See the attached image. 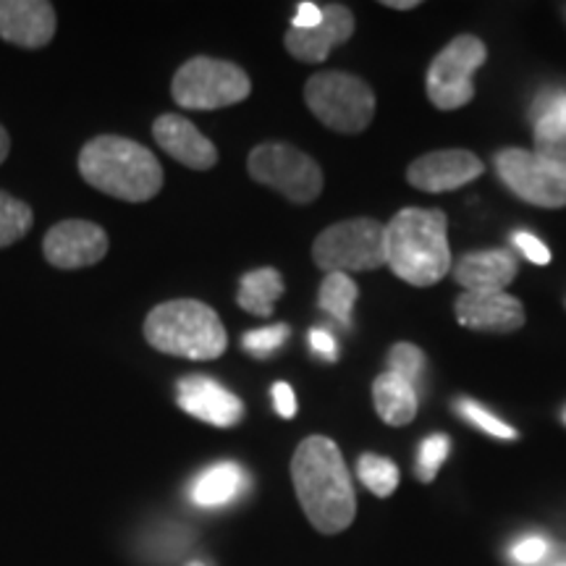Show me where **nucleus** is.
I'll return each instance as SVG.
<instances>
[{
    "instance_id": "1",
    "label": "nucleus",
    "mask_w": 566,
    "mask_h": 566,
    "mask_svg": "<svg viewBox=\"0 0 566 566\" xmlns=\"http://www.w3.org/2000/svg\"><path fill=\"white\" fill-rule=\"evenodd\" d=\"M292 483L307 522L317 533L338 535L357 516V495L342 449L325 436H310L296 446Z\"/></svg>"
},
{
    "instance_id": "2",
    "label": "nucleus",
    "mask_w": 566,
    "mask_h": 566,
    "mask_svg": "<svg viewBox=\"0 0 566 566\" xmlns=\"http://www.w3.org/2000/svg\"><path fill=\"white\" fill-rule=\"evenodd\" d=\"M82 179L124 202H147L163 189V166L139 142L101 134L80 153Z\"/></svg>"
},
{
    "instance_id": "3",
    "label": "nucleus",
    "mask_w": 566,
    "mask_h": 566,
    "mask_svg": "<svg viewBox=\"0 0 566 566\" xmlns=\"http://www.w3.org/2000/svg\"><path fill=\"white\" fill-rule=\"evenodd\" d=\"M446 212L405 208L386 223V265L409 286H433L451 271Z\"/></svg>"
},
{
    "instance_id": "4",
    "label": "nucleus",
    "mask_w": 566,
    "mask_h": 566,
    "mask_svg": "<svg viewBox=\"0 0 566 566\" xmlns=\"http://www.w3.org/2000/svg\"><path fill=\"white\" fill-rule=\"evenodd\" d=\"M145 338L153 349L195 363L218 359L229 346L221 317L197 300H171L153 307L145 321Z\"/></svg>"
},
{
    "instance_id": "5",
    "label": "nucleus",
    "mask_w": 566,
    "mask_h": 566,
    "mask_svg": "<svg viewBox=\"0 0 566 566\" xmlns=\"http://www.w3.org/2000/svg\"><path fill=\"white\" fill-rule=\"evenodd\" d=\"M304 103L313 116L338 134H359L375 116L370 84L346 71H321L304 84Z\"/></svg>"
},
{
    "instance_id": "6",
    "label": "nucleus",
    "mask_w": 566,
    "mask_h": 566,
    "mask_svg": "<svg viewBox=\"0 0 566 566\" xmlns=\"http://www.w3.org/2000/svg\"><path fill=\"white\" fill-rule=\"evenodd\" d=\"M252 82L242 66L231 61L197 55L176 71L171 95L184 111L229 108L250 97Z\"/></svg>"
},
{
    "instance_id": "7",
    "label": "nucleus",
    "mask_w": 566,
    "mask_h": 566,
    "mask_svg": "<svg viewBox=\"0 0 566 566\" xmlns=\"http://www.w3.org/2000/svg\"><path fill=\"white\" fill-rule=\"evenodd\" d=\"M315 265L328 273H359L386 265V226L373 218H352L328 226L313 244Z\"/></svg>"
},
{
    "instance_id": "8",
    "label": "nucleus",
    "mask_w": 566,
    "mask_h": 566,
    "mask_svg": "<svg viewBox=\"0 0 566 566\" xmlns=\"http://www.w3.org/2000/svg\"><path fill=\"white\" fill-rule=\"evenodd\" d=\"M247 171L254 181L296 205L313 202L323 192V171L315 158L286 142H263L254 147L247 158Z\"/></svg>"
},
{
    "instance_id": "9",
    "label": "nucleus",
    "mask_w": 566,
    "mask_h": 566,
    "mask_svg": "<svg viewBox=\"0 0 566 566\" xmlns=\"http://www.w3.org/2000/svg\"><path fill=\"white\" fill-rule=\"evenodd\" d=\"M488 59L485 42L459 34L436 55L428 69V97L438 111H457L475 97V71Z\"/></svg>"
},
{
    "instance_id": "10",
    "label": "nucleus",
    "mask_w": 566,
    "mask_h": 566,
    "mask_svg": "<svg viewBox=\"0 0 566 566\" xmlns=\"http://www.w3.org/2000/svg\"><path fill=\"white\" fill-rule=\"evenodd\" d=\"M495 174L522 202L537 208H566V168L537 158L535 153L509 147L495 155Z\"/></svg>"
},
{
    "instance_id": "11",
    "label": "nucleus",
    "mask_w": 566,
    "mask_h": 566,
    "mask_svg": "<svg viewBox=\"0 0 566 566\" xmlns=\"http://www.w3.org/2000/svg\"><path fill=\"white\" fill-rule=\"evenodd\" d=\"M45 260L61 271H80L95 265L108 254V233L92 221H61L45 233L42 242Z\"/></svg>"
},
{
    "instance_id": "12",
    "label": "nucleus",
    "mask_w": 566,
    "mask_h": 566,
    "mask_svg": "<svg viewBox=\"0 0 566 566\" xmlns=\"http://www.w3.org/2000/svg\"><path fill=\"white\" fill-rule=\"evenodd\" d=\"M483 174V160L470 150H438L409 163L407 181L430 195L451 192Z\"/></svg>"
},
{
    "instance_id": "13",
    "label": "nucleus",
    "mask_w": 566,
    "mask_h": 566,
    "mask_svg": "<svg viewBox=\"0 0 566 566\" xmlns=\"http://www.w3.org/2000/svg\"><path fill=\"white\" fill-rule=\"evenodd\" d=\"M176 401H179L184 412L208 424H216V428H233L244 417L242 399L231 394L229 388H223L218 380L205 378V375L181 378Z\"/></svg>"
},
{
    "instance_id": "14",
    "label": "nucleus",
    "mask_w": 566,
    "mask_h": 566,
    "mask_svg": "<svg viewBox=\"0 0 566 566\" xmlns=\"http://www.w3.org/2000/svg\"><path fill=\"white\" fill-rule=\"evenodd\" d=\"M459 325L480 334H514L525 325V307L506 292L472 294L464 292L454 302Z\"/></svg>"
},
{
    "instance_id": "15",
    "label": "nucleus",
    "mask_w": 566,
    "mask_h": 566,
    "mask_svg": "<svg viewBox=\"0 0 566 566\" xmlns=\"http://www.w3.org/2000/svg\"><path fill=\"white\" fill-rule=\"evenodd\" d=\"M354 34V13L342 3L323 6V21L313 30H289L283 45L292 59L302 63H323L331 51L344 45Z\"/></svg>"
},
{
    "instance_id": "16",
    "label": "nucleus",
    "mask_w": 566,
    "mask_h": 566,
    "mask_svg": "<svg viewBox=\"0 0 566 566\" xmlns=\"http://www.w3.org/2000/svg\"><path fill=\"white\" fill-rule=\"evenodd\" d=\"M55 34V9L48 0H0V38L38 51Z\"/></svg>"
},
{
    "instance_id": "17",
    "label": "nucleus",
    "mask_w": 566,
    "mask_h": 566,
    "mask_svg": "<svg viewBox=\"0 0 566 566\" xmlns=\"http://www.w3.org/2000/svg\"><path fill=\"white\" fill-rule=\"evenodd\" d=\"M153 137L163 153L171 155L181 166L195 168V171H208L218 163L216 145L187 116L163 113L155 118Z\"/></svg>"
},
{
    "instance_id": "18",
    "label": "nucleus",
    "mask_w": 566,
    "mask_h": 566,
    "mask_svg": "<svg viewBox=\"0 0 566 566\" xmlns=\"http://www.w3.org/2000/svg\"><path fill=\"white\" fill-rule=\"evenodd\" d=\"M516 279V260L506 250L470 252L454 265V281L464 292H504Z\"/></svg>"
},
{
    "instance_id": "19",
    "label": "nucleus",
    "mask_w": 566,
    "mask_h": 566,
    "mask_svg": "<svg viewBox=\"0 0 566 566\" xmlns=\"http://www.w3.org/2000/svg\"><path fill=\"white\" fill-rule=\"evenodd\" d=\"M247 488H250V478L237 462H218L202 470L200 475L189 485V499L192 504L202 509H221L231 501H237Z\"/></svg>"
},
{
    "instance_id": "20",
    "label": "nucleus",
    "mask_w": 566,
    "mask_h": 566,
    "mask_svg": "<svg viewBox=\"0 0 566 566\" xmlns=\"http://www.w3.org/2000/svg\"><path fill=\"white\" fill-rule=\"evenodd\" d=\"M373 405L375 412L380 415V420L401 428L415 420L417 407H420V396L417 388L409 386L407 380H401L394 373H380L373 384Z\"/></svg>"
},
{
    "instance_id": "21",
    "label": "nucleus",
    "mask_w": 566,
    "mask_h": 566,
    "mask_svg": "<svg viewBox=\"0 0 566 566\" xmlns=\"http://www.w3.org/2000/svg\"><path fill=\"white\" fill-rule=\"evenodd\" d=\"M283 296V275L275 268H260V271L247 273L239 283L237 302L244 313L258 317H271L275 302Z\"/></svg>"
},
{
    "instance_id": "22",
    "label": "nucleus",
    "mask_w": 566,
    "mask_h": 566,
    "mask_svg": "<svg viewBox=\"0 0 566 566\" xmlns=\"http://www.w3.org/2000/svg\"><path fill=\"white\" fill-rule=\"evenodd\" d=\"M535 155L566 168V116L556 111H533Z\"/></svg>"
},
{
    "instance_id": "23",
    "label": "nucleus",
    "mask_w": 566,
    "mask_h": 566,
    "mask_svg": "<svg viewBox=\"0 0 566 566\" xmlns=\"http://www.w3.org/2000/svg\"><path fill=\"white\" fill-rule=\"evenodd\" d=\"M359 289L352 281L349 273H328L321 283V292H317V302L334 321L342 325H352V310L357 302Z\"/></svg>"
},
{
    "instance_id": "24",
    "label": "nucleus",
    "mask_w": 566,
    "mask_h": 566,
    "mask_svg": "<svg viewBox=\"0 0 566 566\" xmlns=\"http://www.w3.org/2000/svg\"><path fill=\"white\" fill-rule=\"evenodd\" d=\"M34 212L24 200H17L9 192H0V250L11 247L30 233Z\"/></svg>"
},
{
    "instance_id": "25",
    "label": "nucleus",
    "mask_w": 566,
    "mask_h": 566,
    "mask_svg": "<svg viewBox=\"0 0 566 566\" xmlns=\"http://www.w3.org/2000/svg\"><path fill=\"white\" fill-rule=\"evenodd\" d=\"M357 475L365 488L380 499H388L399 488V467L378 454H363L357 462Z\"/></svg>"
},
{
    "instance_id": "26",
    "label": "nucleus",
    "mask_w": 566,
    "mask_h": 566,
    "mask_svg": "<svg viewBox=\"0 0 566 566\" xmlns=\"http://www.w3.org/2000/svg\"><path fill=\"white\" fill-rule=\"evenodd\" d=\"M424 354L420 346L415 344H394L391 352H388V373L399 375L401 380H407L409 386H420L422 375H424Z\"/></svg>"
},
{
    "instance_id": "27",
    "label": "nucleus",
    "mask_w": 566,
    "mask_h": 566,
    "mask_svg": "<svg viewBox=\"0 0 566 566\" xmlns=\"http://www.w3.org/2000/svg\"><path fill=\"white\" fill-rule=\"evenodd\" d=\"M449 451H451L449 436L433 433L424 438L420 443V451H417V480H420V483H433L438 470H441L446 457H449Z\"/></svg>"
},
{
    "instance_id": "28",
    "label": "nucleus",
    "mask_w": 566,
    "mask_h": 566,
    "mask_svg": "<svg viewBox=\"0 0 566 566\" xmlns=\"http://www.w3.org/2000/svg\"><path fill=\"white\" fill-rule=\"evenodd\" d=\"M457 412H459V417H464L467 422H472V424H475V428H480L488 436L506 438V441H514V438H516V430L512 428V424H506L504 420H499V417L488 412V409L483 405H478V401L462 399L457 405Z\"/></svg>"
},
{
    "instance_id": "29",
    "label": "nucleus",
    "mask_w": 566,
    "mask_h": 566,
    "mask_svg": "<svg viewBox=\"0 0 566 566\" xmlns=\"http://www.w3.org/2000/svg\"><path fill=\"white\" fill-rule=\"evenodd\" d=\"M289 338V325L286 323H275V325H265V328L250 331L244 334L242 344L244 349L254 354V357H271L273 352H279Z\"/></svg>"
},
{
    "instance_id": "30",
    "label": "nucleus",
    "mask_w": 566,
    "mask_h": 566,
    "mask_svg": "<svg viewBox=\"0 0 566 566\" xmlns=\"http://www.w3.org/2000/svg\"><path fill=\"white\" fill-rule=\"evenodd\" d=\"M548 551H551V543L546 537L527 535V537H520V541L509 548V556H512V562L520 566H535L548 556Z\"/></svg>"
},
{
    "instance_id": "31",
    "label": "nucleus",
    "mask_w": 566,
    "mask_h": 566,
    "mask_svg": "<svg viewBox=\"0 0 566 566\" xmlns=\"http://www.w3.org/2000/svg\"><path fill=\"white\" fill-rule=\"evenodd\" d=\"M514 244H516V250L525 254L530 263H535V265H548L551 263V252H548L546 242H541V239L533 237V233L516 231L514 233Z\"/></svg>"
},
{
    "instance_id": "32",
    "label": "nucleus",
    "mask_w": 566,
    "mask_h": 566,
    "mask_svg": "<svg viewBox=\"0 0 566 566\" xmlns=\"http://www.w3.org/2000/svg\"><path fill=\"white\" fill-rule=\"evenodd\" d=\"M310 349H313L321 359H325V363H336L338 359V342L334 334H328L325 328L310 331Z\"/></svg>"
},
{
    "instance_id": "33",
    "label": "nucleus",
    "mask_w": 566,
    "mask_h": 566,
    "mask_svg": "<svg viewBox=\"0 0 566 566\" xmlns=\"http://www.w3.org/2000/svg\"><path fill=\"white\" fill-rule=\"evenodd\" d=\"M273 405H275V412H279L283 420H292L296 415V396H294V388L289 384H279L273 386Z\"/></svg>"
},
{
    "instance_id": "34",
    "label": "nucleus",
    "mask_w": 566,
    "mask_h": 566,
    "mask_svg": "<svg viewBox=\"0 0 566 566\" xmlns=\"http://www.w3.org/2000/svg\"><path fill=\"white\" fill-rule=\"evenodd\" d=\"M321 21H323V6L304 0V3L296 6L292 30H313V27L321 24Z\"/></svg>"
},
{
    "instance_id": "35",
    "label": "nucleus",
    "mask_w": 566,
    "mask_h": 566,
    "mask_svg": "<svg viewBox=\"0 0 566 566\" xmlns=\"http://www.w3.org/2000/svg\"><path fill=\"white\" fill-rule=\"evenodd\" d=\"M533 111H556L562 113V116H566V92H558V95H551V97H541Z\"/></svg>"
},
{
    "instance_id": "36",
    "label": "nucleus",
    "mask_w": 566,
    "mask_h": 566,
    "mask_svg": "<svg viewBox=\"0 0 566 566\" xmlns=\"http://www.w3.org/2000/svg\"><path fill=\"white\" fill-rule=\"evenodd\" d=\"M9 150H11V137H9V132L0 126V166H3V160L9 158Z\"/></svg>"
},
{
    "instance_id": "37",
    "label": "nucleus",
    "mask_w": 566,
    "mask_h": 566,
    "mask_svg": "<svg viewBox=\"0 0 566 566\" xmlns=\"http://www.w3.org/2000/svg\"><path fill=\"white\" fill-rule=\"evenodd\" d=\"M388 9H399V11H405V9H417V0H388Z\"/></svg>"
},
{
    "instance_id": "38",
    "label": "nucleus",
    "mask_w": 566,
    "mask_h": 566,
    "mask_svg": "<svg viewBox=\"0 0 566 566\" xmlns=\"http://www.w3.org/2000/svg\"><path fill=\"white\" fill-rule=\"evenodd\" d=\"M187 566H210V564H205V562H189Z\"/></svg>"
},
{
    "instance_id": "39",
    "label": "nucleus",
    "mask_w": 566,
    "mask_h": 566,
    "mask_svg": "<svg viewBox=\"0 0 566 566\" xmlns=\"http://www.w3.org/2000/svg\"><path fill=\"white\" fill-rule=\"evenodd\" d=\"M564 422H566V409H564Z\"/></svg>"
},
{
    "instance_id": "40",
    "label": "nucleus",
    "mask_w": 566,
    "mask_h": 566,
    "mask_svg": "<svg viewBox=\"0 0 566 566\" xmlns=\"http://www.w3.org/2000/svg\"><path fill=\"white\" fill-rule=\"evenodd\" d=\"M558 566H566V562H564V564H558Z\"/></svg>"
}]
</instances>
